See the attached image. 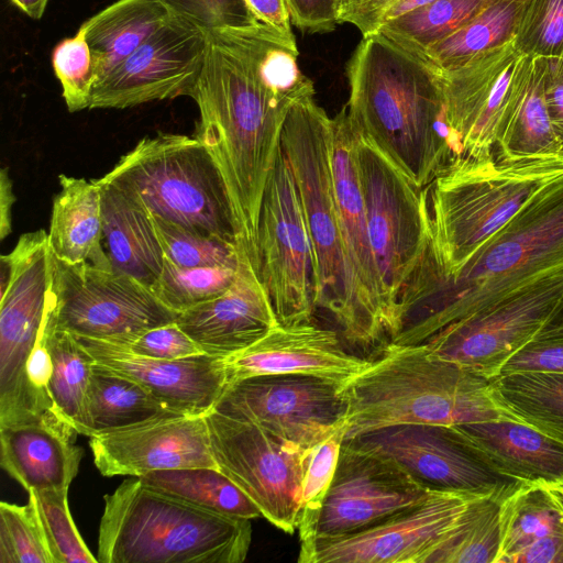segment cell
<instances>
[{"label": "cell", "mask_w": 563, "mask_h": 563, "mask_svg": "<svg viewBox=\"0 0 563 563\" xmlns=\"http://www.w3.org/2000/svg\"><path fill=\"white\" fill-rule=\"evenodd\" d=\"M297 56L295 37L263 23L209 33L201 71L188 95L199 109L195 137L221 173L238 246L256 268L261 205L286 117L298 99L314 95Z\"/></svg>", "instance_id": "cell-1"}, {"label": "cell", "mask_w": 563, "mask_h": 563, "mask_svg": "<svg viewBox=\"0 0 563 563\" xmlns=\"http://www.w3.org/2000/svg\"><path fill=\"white\" fill-rule=\"evenodd\" d=\"M561 266L563 175L532 197L454 274H444L427 251L398 297L390 342L422 343L451 322Z\"/></svg>", "instance_id": "cell-2"}, {"label": "cell", "mask_w": 563, "mask_h": 563, "mask_svg": "<svg viewBox=\"0 0 563 563\" xmlns=\"http://www.w3.org/2000/svg\"><path fill=\"white\" fill-rule=\"evenodd\" d=\"M346 76L357 132L420 188L462 157L446 119L442 76L429 60L382 34L363 37Z\"/></svg>", "instance_id": "cell-3"}, {"label": "cell", "mask_w": 563, "mask_h": 563, "mask_svg": "<svg viewBox=\"0 0 563 563\" xmlns=\"http://www.w3.org/2000/svg\"><path fill=\"white\" fill-rule=\"evenodd\" d=\"M492 378L433 354L424 343L389 342L341 384L344 440L395 424L515 420L496 402Z\"/></svg>", "instance_id": "cell-4"}, {"label": "cell", "mask_w": 563, "mask_h": 563, "mask_svg": "<svg viewBox=\"0 0 563 563\" xmlns=\"http://www.w3.org/2000/svg\"><path fill=\"white\" fill-rule=\"evenodd\" d=\"M103 498L100 563H241L247 555L250 519L197 507L139 477Z\"/></svg>", "instance_id": "cell-5"}, {"label": "cell", "mask_w": 563, "mask_h": 563, "mask_svg": "<svg viewBox=\"0 0 563 563\" xmlns=\"http://www.w3.org/2000/svg\"><path fill=\"white\" fill-rule=\"evenodd\" d=\"M282 148L291 168L310 240L316 306L331 313L349 344L378 351L341 238L332 168V118L313 95L301 97L288 111Z\"/></svg>", "instance_id": "cell-6"}, {"label": "cell", "mask_w": 563, "mask_h": 563, "mask_svg": "<svg viewBox=\"0 0 563 563\" xmlns=\"http://www.w3.org/2000/svg\"><path fill=\"white\" fill-rule=\"evenodd\" d=\"M563 175V158L500 164L462 156L426 188L429 251L440 269L459 271L516 212Z\"/></svg>", "instance_id": "cell-7"}, {"label": "cell", "mask_w": 563, "mask_h": 563, "mask_svg": "<svg viewBox=\"0 0 563 563\" xmlns=\"http://www.w3.org/2000/svg\"><path fill=\"white\" fill-rule=\"evenodd\" d=\"M101 179L150 214L238 245L225 184L195 136H145Z\"/></svg>", "instance_id": "cell-8"}, {"label": "cell", "mask_w": 563, "mask_h": 563, "mask_svg": "<svg viewBox=\"0 0 563 563\" xmlns=\"http://www.w3.org/2000/svg\"><path fill=\"white\" fill-rule=\"evenodd\" d=\"M49 272L51 317L56 328L75 336L128 346L178 317L135 278L89 262L66 263L51 249Z\"/></svg>", "instance_id": "cell-9"}, {"label": "cell", "mask_w": 563, "mask_h": 563, "mask_svg": "<svg viewBox=\"0 0 563 563\" xmlns=\"http://www.w3.org/2000/svg\"><path fill=\"white\" fill-rule=\"evenodd\" d=\"M356 162L371 244L393 335L398 297L431 242L423 189L358 132Z\"/></svg>", "instance_id": "cell-10"}, {"label": "cell", "mask_w": 563, "mask_h": 563, "mask_svg": "<svg viewBox=\"0 0 563 563\" xmlns=\"http://www.w3.org/2000/svg\"><path fill=\"white\" fill-rule=\"evenodd\" d=\"M205 418L218 468L257 506L262 517L292 533L300 520L301 481L310 450L216 409Z\"/></svg>", "instance_id": "cell-11"}, {"label": "cell", "mask_w": 563, "mask_h": 563, "mask_svg": "<svg viewBox=\"0 0 563 563\" xmlns=\"http://www.w3.org/2000/svg\"><path fill=\"white\" fill-rule=\"evenodd\" d=\"M563 298V266L451 322L424 342L435 355L488 377L530 342Z\"/></svg>", "instance_id": "cell-12"}, {"label": "cell", "mask_w": 563, "mask_h": 563, "mask_svg": "<svg viewBox=\"0 0 563 563\" xmlns=\"http://www.w3.org/2000/svg\"><path fill=\"white\" fill-rule=\"evenodd\" d=\"M257 271L282 325L312 322L310 240L291 168L280 146L261 205Z\"/></svg>", "instance_id": "cell-13"}, {"label": "cell", "mask_w": 563, "mask_h": 563, "mask_svg": "<svg viewBox=\"0 0 563 563\" xmlns=\"http://www.w3.org/2000/svg\"><path fill=\"white\" fill-rule=\"evenodd\" d=\"M344 442L395 461L433 490L482 496L526 484L501 473L456 426L395 424Z\"/></svg>", "instance_id": "cell-14"}, {"label": "cell", "mask_w": 563, "mask_h": 563, "mask_svg": "<svg viewBox=\"0 0 563 563\" xmlns=\"http://www.w3.org/2000/svg\"><path fill=\"white\" fill-rule=\"evenodd\" d=\"M341 384L305 374L253 376L228 385L214 409L309 451L345 427Z\"/></svg>", "instance_id": "cell-15"}, {"label": "cell", "mask_w": 563, "mask_h": 563, "mask_svg": "<svg viewBox=\"0 0 563 563\" xmlns=\"http://www.w3.org/2000/svg\"><path fill=\"white\" fill-rule=\"evenodd\" d=\"M531 65L532 58L511 42L459 68L440 70L448 123L462 156L493 158L497 132L520 101Z\"/></svg>", "instance_id": "cell-16"}, {"label": "cell", "mask_w": 563, "mask_h": 563, "mask_svg": "<svg viewBox=\"0 0 563 563\" xmlns=\"http://www.w3.org/2000/svg\"><path fill=\"white\" fill-rule=\"evenodd\" d=\"M207 47L208 33L170 15L129 57L97 80L89 109H125L188 96Z\"/></svg>", "instance_id": "cell-17"}, {"label": "cell", "mask_w": 563, "mask_h": 563, "mask_svg": "<svg viewBox=\"0 0 563 563\" xmlns=\"http://www.w3.org/2000/svg\"><path fill=\"white\" fill-rule=\"evenodd\" d=\"M476 495L432 490L422 501L355 532L300 545V563H421Z\"/></svg>", "instance_id": "cell-18"}, {"label": "cell", "mask_w": 563, "mask_h": 563, "mask_svg": "<svg viewBox=\"0 0 563 563\" xmlns=\"http://www.w3.org/2000/svg\"><path fill=\"white\" fill-rule=\"evenodd\" d=\"M432 490L395 461L343 441L334 478L309 542L365 529L422 501Z\"/></svg>", "instance_id": "cell-19"}, {"label": "cell", "mask_w": 563, "mask_h": 563, "mask_svg": "<svg viewBox=\"0 0 563 563\" xmlns=\"http://www.w3.org/2000/svg\"><path fill=\"white\" fill-rule=\"evenodd\" d=\"M356 136L346 106L332 118V168L346 262L378 351L390 342L391 321L371 244L356 162Z\"/></svg>", "instance_id": "cell-20"}, {"label": "cell", "mask_w": 563, "mask_h": 563, "mask_svg": "<svg viewBox=\"0 0 563 563\" xmlns=\"http://www.w3.org/2000/svg\"><path fill=\"white\" fill-rule=\"evenodd\" d=\"M93 463L107 477L143 476L150 472L217 467L202 416H179L91 437Z\"/></svg>", "instance_id": "cell-21"}, {"label": "cell", "mask_w": 563, "mask_h": 563, "mask_svg": "<svg viewBox=\"0 0 563 563\" xmlns=\"http://www.w3.org/2000/svg\"><path fill=\"white\" fill-rule=\"evenodd\" d=\"M232 285L220 296L178 313L176 323L209 355L227 358L280 323L245 249Z\"/></svg>", "instance_id": "cell-22"}, {"label": "cell", "mask_w": 563, "mask_h": 563, "mask_svg": "<svg viewBox=\"0 0 563 563\" xmlns=\"http://www.w3.org/2000/svg\"><path fill=\"white\" fill-rule=\"evenodd\" d=\"M96 363L129 377L177 412L207 416L227 388L224 358L206 353L177 360L136 355L123 346L76 336Z\"/></svg>", "instance_id": "cell-23"}, {"label": "cell", "mask_w": 563, "mask_h": 563, "mask_svg": "<svg viewBox=\"0 0 563 563\" xmlns=\"http://www.w3.org/2000/svg\"><path fill=\"white\" fill-rule=\"evenodd\" d=\"M368 358L349 353L336 332L310 323L271 330L247 349L224 358L227 386L253 376L305 374L344 382Z\"/></svg>", "instance_id": "cell-24"}, {"label": "cell", "mask_w": 563, "mask_h": 563, "mask_svg": "<svg viewBox=\"0 0 563 563\" xmlns=\"http://www.w3.org/2000/svg\"><path fill=\"white\" fill-rule=\"evenodd\" d=\"M456 427L501 473L530 485L563 484V442L509 418Z\"/></svg>", "instance_id": "cell-25"}, {"label": "cell", "mask_w": 563, "mask_h": 563, "mask_svg": "<svg viewBox=\"0 0 563 563\" xmlns=\"http://www.w3.org/2000/svg\"><path fill=\"white\" fill-rule=\"evenodd\" d=\"M74 438L43 422L0 427L1 467L27 492L69 488L82 456Z\"/></svg>", "instance_id": "cell-26"}, {"label": "cell", "mask_w": 563, "mask_h": 563, "mask_svg": "<svg viewBox=\"0 0 563 563\" xmlns=\"http://www.w3.org/2000/svg\"><path fill=\"white\" fill-rule=\"evenodd\" d=\"M95 180L101 192V244L112 271L151 289L165 261L151 214L101 178Z\"/></svg>", "instance_id": "cell-27"}, {"label": "cell", "mask_w": 563, "mask_h": 563, "mask_svg": "<svg viewBox=\"0 0 563 563\" xmlns=\"http://www.w3.org/2000/svg\"><path fill=\"white\" fill-rule=\"evenodd\" d=\"M59 192L54 197L48 245L59 260L111 269L103 251L101 192L95 179L58 175Z\"/></svg>", "instance_id": "cell-28"}, {"label": "cell", "mask_w": 563, "mask_h": 563, "mask_svg": "<svg viewBox=\"0 0 563 563\" xmlns=\"http://www.w3.org/2000/svg\"><path fill=\"white\" fill-rule=\"evenodd\" d=\"M169 18L158 0H117L88 19L79 29L92 51L97 80L129 57Z\"/></svg>", "instance_id": "cell-29"}, {"label": "cell", "mask_w": 563, "mask_h": 563, "mask_svg": "<svg viewBox=\"0 0 563 563\" xmlns=\"http://www.w3.org/2000/svg\"><path fill=\"white\" fill-rule=\"evenodd\" d=\"M86 412L89 438L154 420L185 416L137 382L96 362L88 384Z\"/></svg>", "instance_id": "cell-30"}, {"label": "cell", "mask_w": 563, "mask_h": 563, "mask_svg": "<svg viewBox=\"0 0 563 563\" xmlns=\"http://www.w3.org/2000/svg\"><path fill=\"white\" fill-rule=\"evenodd\" d=\"M543 71L544 58H532L525 92L497 132L493 150L497 163L563 158V144L545 106Z\"/></svg>", "instance_id": "cell-31"}, {"label": "cell", "mask_w": 563, "mask_h": 563, "mask_svg": "<svg viewBox=\"0 0 563 563\" xmlns=\"http://www.w3.org/2000/svg\"><path fill=\"white\" fill-rule=\"evenodd\" d=\"M45 341L53 362L48 384L53 410L77 433L88 437L86 400L95 360L75 335L55 327L47 305Z\"/></svg>", "instance_id": "cell-32"}, {"label": "cell", "mask_w": 563, "mask_h": 563, "mask_svg": "<svg viewBox=\"0 0 563 563\" xmlns=\"http://www.w3.org/2000/svg\"><path fill=\"white\" fill-rule=\"evenodd\" d=\"M511 493L471 498L421 563H496L501 540V504Z\"/></svg>", "instance_id": "cell-33"}, {"label": "cell", "mask_w": 563, "mask_h": 563, "mask_svg": "<svg viewBox=\"0 0 563 563\" xmlns=\"http://www.w3.org/2000/svg\"><path fill=\"white\" fill-rule=\"evenodd\" d=\"M525 4L526 1L519 0H489L470 21L420 57L448 71L511 43Z\"/></svg>", "instance_id": "cell-34"}, {"label": "cell", "mask_w": 563, "mask_h": 563, "mask_svg": "<svg viewBox=\"0 0 563 563\" xmlns=\"http://www.w3.org/2000/svg\"><path fill=\"white\" fill-rule=\"evenodd\" d=\"M492 393L499 407L563 442V373L515 372L492 378Z\"/></svg>", "instance_id": "cell-35"}, {"label": "cell", "mask_w": 563, "mask_h": 563, "mask_svg": "<svg viewBox=\"0 0 563 563\" xmlns=\"http://www.w3.org/2000/svg\"><path fill=\"white\" fill-rule=\"evenodd\" d=\"M139 478L161 493L220 515L250 520L262 516L257 506L217 467L162 470Z\"/></svg>", "instance_id": "cell-36"}, {"label": "cell", "mask_w": 563, "mask_h": 563, "mask_svg": "<svg viewBox=\"0 0 563 563\" xmlns=\"http://www.w3.org/2000/svg\"><path fill=\"white\" fill-rule=\"evenodd\" d=\"M500 519L496 563H514L531 544L563 527V504L548 486L525 484L504 499Z\"/></svg>", "instance_id": "cell-37"}, {"label": "cell", "mask_w": 563, "mask_h": 563, "mask_svg": "<svg viewBox=\"0 0 563 563\" xmlns=\"http://www.w3.org/2000/svg\"><path fill=\"white\" fill-rule=\"evenodd\" d=\"M488 1L435 0L385 23L377 34L410 53L422 56L429 47L470 21Z\"/></svg>", "instance_id": "cell-38"}, {"label": "cell", "mask_w": 563, "mask_h": 563, "mask_svg": "<svg viewBox=\"0 0 563 563\" xmlns=\"http://www.w3.org/2000/svg\"><path fill=\"white\" fill-rule=\"evenodd\" d=\"M165 258L187 268L236 267L240 250L216 235L201 233L151 214Z\"/></svg>", "instance_id": "cell-39"}, {"label": "cell", "mask_w": 563, "mask_h": 563, "mask_svg": "<svg viewBox=\"0 0 563 563\" xmlns=\"http://www.w3.org/2000/svg\"><path fill=\"white\" fill-rule=\"evenodd\" d=\"M236 267H180L165 258L151 290L169 309L183 312L222 295L234 282Z\"/></svg>", "instance_id": "cell-40"}, {"label": "cell", "mask_w": 563, "mask_h": 563, "mask_svg": "<svg viewBox=\"0 0 563 563\" xmlns=\"http://www.w3.org/2000/svg\"><path fill=\"white\" fill-rule=\"evenodd\" d=\"M68 488L29 490L35 505L54 563H96L70 515Z\"/></svg>", "instance_id": "cell-41"}, {"label": "cell", "mask_w": 563, "mask_h": 563, "mask_svg": "<svg viewBox=\"0 0 563 563\" xmlns=\"http://www.w3.org/2000/svg\"><path fill=\"white\" fill-rule=\"evenodd\" d=\"M345 427L313 446L307 457L301 481V514L298 525L300 544L316 532L320 511L338 467Z\"/></svg>", "instance_id": "cell-42"}, {"label": "cell", "mask_w": 563, "mask_h": 563, "mask_svg": "<svg viewBox=\"0 0 563 563\" xmlns=\"http://www.w3.org/2000/svg\"><path fill=\"white\" fill-rule=\"evenodd\" d=\"M0 563H54L31 498L24 506L0 503Z\"/></svg>", "instance_id": "cell-43"}, {"label": "cell", "mask_w": 563, "mask_h": 563, "mask_svg": "<svg viewBox=\"0 0 563 563\" xmlns=\"http://www.w3.org/2000/svg\"><path fill=\"white\" fill-rule=\"evenodd\" d=\"M52 65L68 111L89 109L98 75L92 51L80 29L55 46Z\"/></svg>", "instance_id": "cell-44"}, {"label": "cell", "mask_w": 563, "mask_h": 563, "mask_svg": "<svg viewBox=\"0 0 563 563\" xmlns=\"http://www.w3.org/2000/svg\"><path fill=\"white\" fill-rule=\"evenodd\" d=\"M512 43L531 58H563V0H527Z\"/></svg>", "instance_id": "cell-45"}, {"label": "cell", "mask_w": 563, "mask_h": 563, "mask_svg": "<svg viewBox=\"0 0 563 563\" xmlns=\"http://www.w3.org/2000/svg\"><path fill=\"white\" fill-rule=\"evenodd\" d=\"M170 13L206 33L260 24L245 0H158Z\"/></svg>", "instance_id": "cell-46"}, {"label": "cell", "mask_w": 563, "mask_h": 563, "mask_svg": "<svg viewBox=\"0 0 563 563\" xmlns=\"http://www.w3.org/2000/svg\"><path fill=\"white\" fill-rule=\"evenodd\" d=\"M123 347L136 355L157 360H177L203 353L176 321L150 329Z\"/></svg>", "instance_id": "cell-47"}, {"label": "cell", "mask_w": 563, "mask_h": 563, "mask_svg": "<svg viewBox=\"0 0 563 563\" xmlns=\"http://www.w3.org/2000/svg\"><path fill=\"white\" fill-rule=\"evenodd\" d=\"M515 372L563 373V334H537L505 363L498 375Z\"/></svg>", "instance_id": "cell-48"}, {"label": "cell", "mask_w": 563, "mask_h": 563, "mask_svg": "<svg viewBox=\"0 0 563 563\" xmlns=\"http://www.w3.org/2000/svg\"><path fill=\"white\" fill-rule=\"evenodd\" d=\"M342 0H286L291 23L301 32L328 33L339 24Z\"/></svg>", "instance_id": "cell-49"}, {"label": "cell", "mask_w": 563, "mask_h": 563, "mask_svg": "<svg viewBox=\"0 0 563 563\" xmlns=\"http://www.w3.org/2000/svg\"><path fill=\"white\" fill-rule=\"evenodd\" d=\"M400 0H342L339 24L350 23L368 37L377 34L385 23L387 13Z\"/></svg>", "instance_id": "cell-50"}, {"label": "cell", "mask_w": 563, "mask_h": 563, "mask_svg": "<svg viewBox=\"0 0 563 563\" xmlns=\"http://www.w3.org/2000/svg\"><path fill=\"white\" fill-rule=\"evenodd\" d=\"M543 91L551 124L563 144V58H544Z\"/></svg>", "instance_id": "cell-51"}, {"label": "cell", "mask_w": 563, "mask_h": 563, "mask_svg": "<svg viewBox=\"0 0 563 563\" xmlns=\"http://www.w3.org/2000/svg\"><path fill=\"white\" fill-rule=\"evenodd\" d=\"M258 22L278 33L295 37L286 0H245Z\"/></svg>", "instance_id": "cell-52"}, {"label": "cell", "mask_w": 563, "mask_h": 563, "mask_svg": "<svg viewBox=\"0 0 563 563\" xmlns=\"http://www.w3.org/2000/svg\"><path fill=\"white\" fill-rule=\"evenodd\" d=\"M514 563H563V527L531 544Z\"/></svg>", "instance_id": "cell-53"}, {"label": "cell", "mask_w": 563, "mask_h": 563, "mask_svg": "<svg viewBox=\"0 0 563 563\" xmlns=\"http://www.w3.org/2000/svg\"><path fill=\"white\" fill-rule=\"evenodd\" d=\"M15 201L12 183L5 168L0 173V239L11 232V208Z\"/></svg>", "instance_id": "cell-54"}, {"label": "cell", "mask_w": 563, "mask_h": 563, "mask_svg": "<svg viewBox=\"0 0 563 563\" xmlns=\"http://www.w3.org/2000/svg\"><path fill=\"white\" fill-rule=\"evenodd\" d=\"M435 0H400L386 15L385 23L397 19L406 13L415 11ZM384 23V24H385Z\"/></svg>", "instance_id": "cell-55"}, {"label": "cell", "mask_w": 563, "mask_h": 563, "mask_svg": "<svg viewBox=\"0 0 563 563\" xmlns=\"http://www.w3.org/2000/svg\"><path fill=\"white\" fill-rule=\"evenodd\" d=\"M538 334H563V298Z\"/></svg>", "instance_id": "cell-56"}, {"label": "cell", "mask_w": 563, "mask_h": 563, "mask_svg": "<svg viewBox=\"0 0 563 563\" xmlns=\"http://www.w3.org/2000/svg\"><path fill=\"white\" fill-rule=\"evenodd\" d=\"M32 19H41L48 0H9Z\"/></svg>", "instance_id": "cell-57"}, {"label": "cell", "mask_w": 563, "mask_h": 563, "mask_svg": "<svg viewBox=\"0 0 563 563\" xmlns=\"http://www.w3.org/2000/svg\"><path fill=\"white\" fill-rule=\"evenodd\" d=\"M550 490L560 499L563 504V484L556 486H548Z\"/></svg>", "instance_id": "cell-58"}, {"label": "cell", "mask_w": 563, "mask_h": 563, "mask_svg": "<svg viewBox=\"0 0 563 563\" xmlns=\"http://www.w3.org/2000/svg\"><path fill=\"white\" fill-rule=\"evenodd\" d=\"M519 1H527V0H519Z\"/></svg>", "instance_id": "cell-59"}]
</instances>
